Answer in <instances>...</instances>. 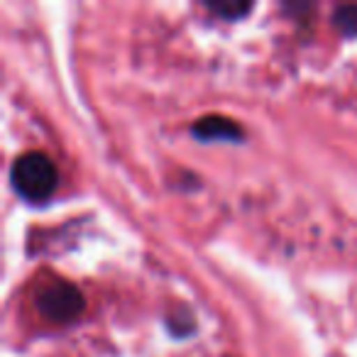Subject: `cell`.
Wrapping results in <instances>:
<instances>
[{
	"label": "cell",
	"instance_id": "obj_1",
	"mask_svg": "<svg viewBox=\"0 0 357 357\" xmlns=\"http://www.w3.org/2000/svg\"><path fill=\"white\" fill-rule=\"evenodd\" d=\"M10 181L27 201H45L56 189V167L42 152H25L13 162Z\"/></svg>",
	"mask_w": 357,
	"mask_h": 357
},
{
	"label": "cell",
	"instance_id": "obj_2",
	"mask_svg": "<svg viewBox=\"0 0 357 357\" xmlns=\"http://www.w3.org/2000/svg\"><path fill=\"white\" fill-rule=\"evenodd\" d=\"M37 308L47 321L71 323L84 313L86 301L84 294L69 282H52L37 296Z\"/></svg>",
	"mask_w": 357,
	"mask_h": 357
},
{
	"label": "cell",
	"instance_id": "obj_3",
	"mask_svg": "<svg viewBox=\"0 0 357 357\" xmlns=\"http://www.w3.org/2000/svg\"><path fill=\"white\" fill-rule=\"evenodd\" d=\"M194 135L201 139H240V128L223 115H208L194 125Z\"/></svg>",
	"mask_w": 357,
	"mask_h": 357
},
{
	"label": "cell",
	"instance_id": "obj_4",
	"mask_svg": "<svg viewBox=\"0 0 357 357\" xmlns=\"http://www.w3.org/2000/svg\"><path fill=\"white\" fill-rule=\"evenodd\" d=\"M333 22H335L340 32L357 37V6H342L340 10L335 13Z\"/></svg>",
	"mask_w": 357,
	"mask_h": 357
},
{
	"label": "cell",
	"instance_id": "obj_5",
	"mask_svg": "<svg viewBox=\"0 0 357 357\" xmlns=\"http://www.w3.org/2000/svg\"><path fill=\"white\" fill-rule=\"evenodd\" d=\"M211 8H213L215 13H220V15H228V17L243 15V13H248V10H250L248 3H245V6H235V3H230V6H225V3H213Z\"/></svg>",
	"mask_w": 357,
	"mask_h": 357
}]
</instances>
